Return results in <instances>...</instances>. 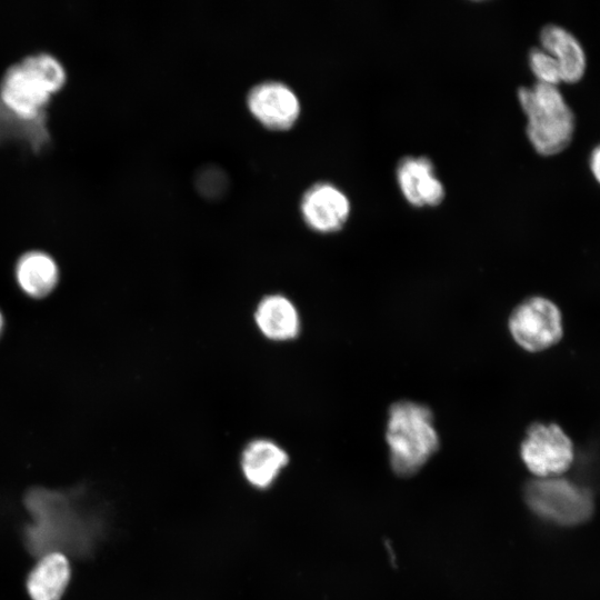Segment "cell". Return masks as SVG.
I'll use <instances>...</instances> for the list:
<instances>
[{
	"mask_svg": "<svg viewBox=\"0 0 600 600\" xmlns=\"http://www.w3.org/2000/svg\"><path fill=\"white\" fill-rule=\"evenodd\" d=\"M434 420L432 409L423 402L400 399L389 406L384 438L394 473L414 474L438 451L440 437Z\"/></svg>",
	"mask_w": 600,
	"mask_h": 600,
	"instance_id": "cell-1",
	"label": "cell"
},
{
	"mask_svg": "<svg viewBox=\"0 0 600 600\" xmlns=\"http://www.w3.org/2000/svg\"><path fill=\"white\" fill-rule=\"evenodd\" d=\"M66 81V70L48 52L29 54L11 64L0 81V104L26 119H44V107Z\"/></svg>",
	"mask_w": 600,
	"mask_h": 600,
	"instance_id": "cell-2",
	"label": "cell"
},
{
	"mask_svg": "<svg viewBox=\"0 0 600 600\" xmlns=\"http://www.w3.org/2000/svg\"><path fill=\"white\" fill-rule=\"evenodd\" d=\"M518 100L527 117V137L539 154L552 156L569 146L576 121L558 87L540 82L521 87Z\"/></svg>",
	"mask_w": 600,
	"mask_h": 600,
	"instance_id": "cell-3",
	"label": "cell"
},
{
	"mask_svg": "<svg viewBox=\"0 0 600 600\" xmlns=\"http://www.w3.org/2000/svg\"><path fill=\"white\" fill-rule=\"evenodd\" d=\"M524 499L536 514L558 524L584 522L593 512L589 491L559 477L531 480L526 486Z\"/></svg>",
	"mask_w": 600,
	"mask_h": 600,
	"instance_id": "cell-4",
	"label": "cell"
},
{
	"mask_svg": "<svg viewBox=\"0 0 600 600\" xmlns=\"http://www.w3.org/2000/svg\"><path fill=\"white\" fill-rule=\"evenodd\" d=\"M512 340L528 352H540L557 344L562 338V317L551 300L532 296L519 302L508 317Z\"/></svg>",
	"mask_w": 600,
	"mask_h": 600,
	"instance_id": "cell-5",
	"label": "cell"
},
{
	"mask_svg": "<svg viewBox=\"0 0 600 600\" xmlns=\"http://www.w3.org/2000/svg\"><path fill=\"white\" fill-rule=\"evenodd\" d=\"M520 456L536 478L559 477L573 461V444L557 423L533 422L520 446Z\"/></svg>",
	"mask_w": 600,
	"mask_h": 600,
	"instance_id": "cell-6",
	"label": "cell"
},
{
	"mask_svg": "<svg viewBox=\"0 0 600 600\" xmlns=\"http://www.w3.org/2000/svg\"><path fill=\"white\" fill-rule=\"evenodd\" d=\"M247 107L266 128L274 131L290 129L301 111L294 91L281 81L267 80L253 86L247 94Z\"/></svg>",
	"mask_w": 600,
	"mask_h": 600,
	"instance_id": "cell-7",
	"label": "cell"
},
{
	"mask_svg": "<svg viewBox=\"0 0 600 600\" xmlns=\"http://www.w3.org/2000/svg\"><path fill=\"white\" fill-rule=\"evenodd\" d=\"M348 196L330 182H317L302 194L300 213L309 229L322 234L340 231L350 217Z\"/></svg>",
	"mask_w": 600,
	"mask_h": 600,
	"instance_id": "cell-8",
	"label": "cell"
},
{
	"mask_svg": "<svg viewBox=\"0 0 600 600\" xmlns=\"http://www.w3.org/2000/svg\"><path fill=\"white\" fill-rule=\"evenodd\" d=\"M396 179L401 194L412 207H437L444 199L443 183L436 176L434 166L427 157L402 158L396 169Z\"/></svg>",
	"mask_w": 600,
	"mask_h": 600,
	"instance_id": "cell-9",
	"label": "cell"
},
{
	"mask_svg": "<svg viewBox=\"0 0 600 600\" xmlns=\"http://www.w3.org/2000/svg\"><path fill=\"white\" fill-rule=\"evenodd\" d=\"M288 453L274 441L254 439L241 453V470L246 480L257 489H268L288 464Z\"/></svg>",
	"mask_w": 600,
	"mask_h": 600,
	"instance_id": "cell-10",
	"label": "cell"
},
{
	"mask_svg": "<svg viewBox=\"0 0 600 600\" xmlns=\"http://www.w3.org/2000/svg\"><path fill=\"white\" fill-rule=\"evenodd\" d=\"M254 322L260 332L273 341L297 338L301 330V319L294 303L283 294H268L257 306Z\"/></svg>",
	"mask_w": 600,
	"mask_h": 600,
	"instance_id": "cell-11",
	"label": "cell"
},
{
	"mask_svg": "<svg viewBox=\"0 0 600 600\" xmlns=\"http://www.w3.org/2000/svg\"><path fill=\"white\" fill-rule=\"evenodd\" d=\"M541 49L551 54L561 72L562 82H578L584 74L587 59L578 39L560 26L548 24L540 33Z\"/></svg>",
	"mask_w": 600,
	"mask_h": 600,
	"instance_id": "cell-12",
	"label": "cell"
},
{
	"mask_svg": "<svg viewBox=\"0 0 600 600\" xmlns=\"http://www.w3.org/2000/svg\"><path fill=\"white\" fill-rule=\"evenodd\" d=\"M70 567L61 553L46 556L34 567L27 587L32 600H59L69 582Z\"/></svg>",
	"mask_w": 600,
	"mask_h": 600,
	"instance_id": "cell-13",
	"label": "cell"
},
{
	"mask_svg": "<svg viewBox=\"0 0 600 600\" xmlns=\"http://www.w3.org/2000/svg\"><path fill=\"white\" fill-rule=\"evenodd\" d=\"M20 288L34 298L44 297L57 284L58 267L54 260L42 251H29L21 256L16 268Z\"/></svg>",
	"mask_w": 600,
	"mask_h": 600,
	"instance_id": "cell-14",
	"label": "cell"
},
{
	"mask_svg": "<svg viewBox=\"0 0 600 600\" xmlns=\"http://www.w3.org/2000/svg\"><path fill=\"white\" fill-rule=\"evenodd\" d=\"M26 138L34 147L43 143L48 131L44 129V119L26 120L22 119L0 104V137Z\"/></svg>",
	"mask_w": 600,
	"mask_h": 600,
	"instance_id": "cell-15",
	"label": "cell"
},
{
	"mask_svg": "<svg viewBox=\"0 0 600 600\" xmlns=\"http://www.w3.org/2000/svg\"><path fill=\"white\" fill-rule=\"evenodd\" d=\"M529 66L537 82L558 86L562 82L560 68L556 59L543 49L533 48L529 52Z\"/></svg>",
	"mask_w": 600,
	"mask_h": 600,
	"instance_id": "cell-16",
	"label": "cell"
},
{
	"mask_svg": "<svg viewBox=\"0 0 600 600\" xmlns=\"http://www.w3.org/2000/svg\"><path fill=\"white\" fill-rule=\"evenodd\" d=\"M198 186L206 196H214L222 190L223 176L221 171L210 168L204 169L199 176Z\"/></svg>",
	"mask_w": 600,
	"mask_h": 600,
	"instance_id": "cell-17",
	"label": "cell"
},
{
	"mask_svg": "<svg viewBox=\"0 0 600 600\" xmlns=\"http://www.w3.org/2000/svg\"><path fill=\"white\" fill-rule=\"evenodd\" d=\"M589 166L594 179L600 183V144L592 150Z\"/></svg>",
	"mask_w": 600,
	"mask_h": 600,
	"instance_id": "cell-18",
	"label": "cell"
},
{
	"mask_svg": "<svg viewBox=\"0 0 600 600\" xmlns=\"http://www.w3.org/2000/svg\"><path fill=\"white\" fill-rule=\"evenodd\" d=\"M2 326H3V319H2V316H1V313H0V332H1V330H2Z\"/></svg>",
	"mask_w": 600,
	"mask_h": 600,
	"instance_id": "cell-19",
	"label": "cell"
}]
</instances>
